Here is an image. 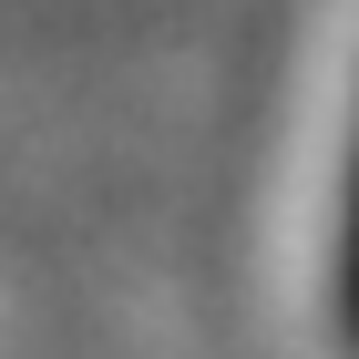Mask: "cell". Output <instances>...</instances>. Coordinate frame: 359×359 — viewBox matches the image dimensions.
Returning <instances> with one entry per match:
<instances>
[{"label":"cell","mask_w":359,"mask_h":359,"mask_svg":"<svg viewBox=\"0 0 359 359\" xmlns=\"http://www.w3.org/2000/svg\"><path fill=\"white\" fill-rule=\"evenodd\" d=\"M339 308H349V339H359V165H349V247H339Z\"/></svg>","instance_id":"6da1fadb"}]
</instances>
